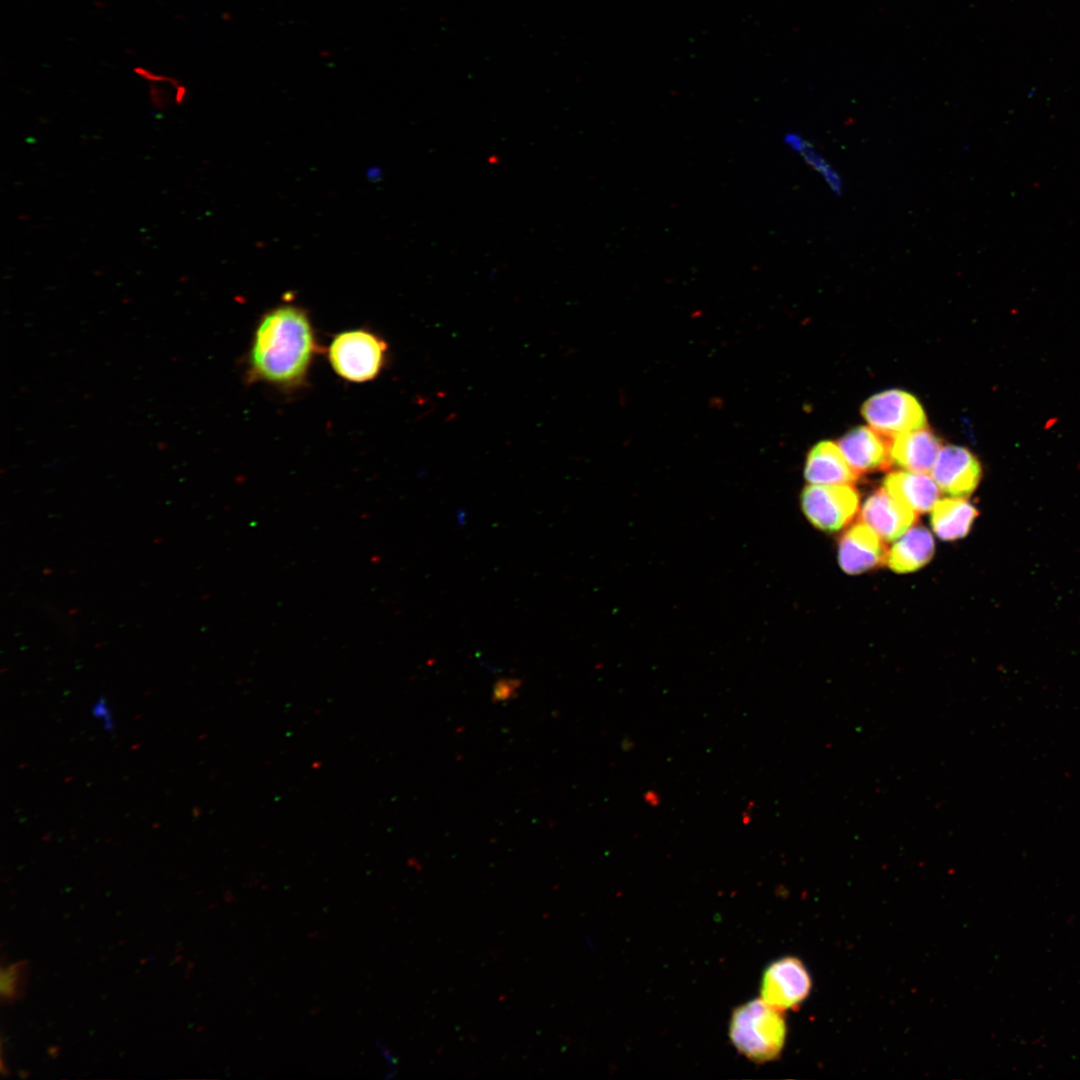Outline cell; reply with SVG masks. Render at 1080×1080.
Returning a JSON list of instances; mask_svg holds the SVG:
<instances>
[{"instance_id":"obj_1","label":"cell","mask_w":1080,"mask_h":1080,"mask_svg":"<svg viewBox=\"0 0 1080 1080\" xmlns=\"http://www.w3.org/2000/svg\"><path fill=\"white\" fill-rule=\"evenodd\" d=\"M319 346L309 313L283 303L259 318L246 357L251 382L291 390L305 384Z\"/></svg>"},{"instance_id":"obj_2","label":"cell","mask_w":1080,"mask_h":1080,"mask_svg":"<svg viewBox=\"0 0 1080 1080\" xmlns=\"http://www.w3.org/2000/svg\"><path fill=\"white\" fill-rule=\"evenodd\" d=\"M729 1037L734 1047L754 1062H766L782 1051L786 1023L782 1011L761 998L734 1009L729 1022Z\"/></svg>"},{"instance_id":"obj_3","label":"cell","mask_w":1080,"mask_h":1080,"mask_svg":"<svg viewBox=\"0 0 1080 1080\" xmlns=\"http://www.w3.org/2000/svg\"><path fill=\"white\" fill-rule=\"evenodd\" d=\"M387 356L386 341L368 328L348 329L335 334L327 349L332 370L352 383L376 379L384 369Z\"/></svg>"},{"instance_id":"obj_4","label":"cell","mask_w":1080,"mask_h":1080,"mask_svg":"<svg viewBox=\"0 0 1080 1080\" xmlns=\"http://www.w3.org/2000/svg\"><path fill=\"white\" fill-rule=\"evenodd\" d=\"M801 509L809 522L825 532L845 527L859 509V494L850 484H809L801 492Z\"/></svg>"},{"instance_id":"obj_5","label":"cell","mask_w":1080,"mask_h":1080,"mask_svg":"<svg viewBox=\"0 0 1080 1080\" xmlns=\"http://www.w3.org/2000/svg\"><path fill=\"white\" fill-rule=\"evenodd\" d=\"M862 414L871 428L888 438L927 427L921 404L913 395L901 390L873 395L864 403Z\"/></svg>"},{"instance_id":"obj_6","label":"cell","mask_w":1080,"mask_h":1080,"mask_svg":"<svg viewBox=\"0 0 1080 1080\" xmlns=\"http://www.w3.org/2000/svg\"><path fill=\"white\" fill-rule=\"evenodd\" d=\"M810 988L811 979L802 962L794 957H784L772 962L764 971L760 998L783 1012L798 1007Z\"/></svg>"},{"instance_id":"obj_7","label":"cell","mask_w":1080,"mask_h":1080,"mask_svg":"<svg viewBox=\"0 0 1080 1080\" xmlns=\"http://www.w3.org/2000/svg\"><path fill=\"white\" fill-rule=\"evenodd\" d=\"M930 473L944 493L952 497L965 498L978 486L982 477V468L975 455L969 450L948 445L939 451Z\"/></svg>"},{"instance_id":"obj_8","label":"cell","mask_w":1080,"mask_h":1080,"mask_svg":"<svg viewBox=\"0 0 1080 1080\" xmlns=\"http://www.w3.org/2000/svg\"><path fill=\"white\" fill-rule=\"evenodd\" d=\"M887 553L883 539L864 522L847 529L838 546L840 567L850 575L881 566L887 559Z\"/></svg>"},{"instance_id":"obj_9","label":"cell","mask_w":1080,"mask_h":1080,"mask_svg":"<svg viewBox=\"0 0 1080 1080\" xmlns=\"http://www.w3.org/2000/svg\"><path fill=\"white\" fill-rule=\"evenodd\" d=\"M861 519L883 540L893 541L916 523L917 513L881 488L864 502Z\"/></svg>"},{"instance_id":"obj_10","label":"cell","mask_w":1080,"mask_h":1080,"mask_svg":"<svg viewBox=\"0 0 1080 1080\" xmlns=\"http://www.w3.org/2000/svg\"><path fill=\"white\" fill-rule=\"evenodd\" d=\"M838 446L859 475L884 470L892 462L891 441L871 427L859 426L852 429L840 439Z\"/></svg>"},{"instance_id":"obj_11","label":"cell","mask_w":1080,"mask_h":1080,"mask_svg":"<svg viewBox=\"0 0 1080 1080\" xmlns=\"http://www.w3.org/2000/svg\"><path fill=\"white\" fill-rule=\"evenodd\" d=\"M940 450V439L925 427L895 436L890 457L907 471L930 473Z\"/></svg>"},{"instance_id":"obj_12","label":"cell","mask_w":1080,"mask_h":1080,"mask_svg":"<svg viewBox=\"0 0 1080 1080\" xmlns=\"http://www.w3.org/2000/svg\"><path fill=\"white\" fill-rule=\"evenodd\" d=\"M804 476L809 484L851 485L860 475L848 463L838 445L821 441L808 453Z\"/></svg>"},{"instance_id":"obj_13","label":"cell","mask_w":1080,"mask_h":1080,"mask_svg":"<svg viewBox=\"0 0 1080 1080\" xmlns=\"http://www.w3.org/2000/svg\"><path fill=\"white\" fill-rule=\"evenodd\" d=\"M883 488L916 513L931 511L939 500L940 489L928 473L897 471L889 473Z\"/></svg>"},{"instance_id":"obj_14","label":"cell","mask_w":1080,"mask_h":1080,"mask_svg":"<svg viewBox=\"0 0 1080 1080\" xmlns=\"http://www.w3.org/2000/svg\"><path fill=\"white\" fill-rule=\"evenodd\" d=\"M935 551L934 539L923 526L911 527L887 553L886 562L897 573H909L925 566Z\"/></svg>"},{"instance_id":"obj_15","label":"cell","mask_w":1080,"mask_h":1080,"mask_svg":"<svg viewBox=\"0 0 1080 1080\" xmlns=\"http://www.w3.org/2000/svg\"><path fill=\"white\" fill-rule=\"evenodd\" d=\"M977 515V509L965 498L939 499L931 509V526L939 538L956 540L969 533Z\"/></svg>"},{"instance_id":"obj_16","label":"cell","mask_w":1080,"mask_h":1080,"mask_svg":"<svg viewBox=\"0 0 1080 1080\" xmlns=\"http://www.w3.org/2000/svg\"><path fill=\"white\" fill-rule=\"evenodd\" d=\"M25 962H17L2 967L0 992L3 1001H14L21 992L24 979Z\"/></svg>"},{"instance_id":"obj_17","label":"cell","mask_w":1080,"mask_h":1080,"mask_svg":"<svg viewBox=\"0 0 1080 1080\" xmlns=\"http://www.w3.org/2000/svg\"><path fill=\"white\" fill-rule=\"evenodd\" d=\"M133 72L147 83L169 84L173 89H176L181 84V81L176 77L154 72L141 65L135 66Z\"/></svg>"},{"instance_id":"obj_18","label":"cell","mask_w":1080,"mask_h":1080,"mask_svg":"<svg viewBox=\"0 0 1080 1080\" xmlns=\"http://www.w3.org/2000/svg\"><path fill=\"white\" fill-rule=\"evenodd\" d=\"M148 97L152 107L164 111L171 104L170 90L158 83H148Z\"/></svg>"},{"instance_id":"obj_19","label":"cell","mask_w":1080,"mask_h":1080,"mask_svg":"<svg viewBox=\"0 0 1080 1080\" xmlns=\"http://www.w3.org/2000/svg\"><path fill=\"white\" fill-rule=\"evenodd\" d=\"M519 680L503 679L498 681L494 687L493 696L495 700H507L515 690L519 687Z\"/></svg>"},{"instance_id":"obj_20","label":"cell","mask_w":1080,"mask_h":1080,"mask_svg":"<svg viewBox=\"0 0 1080 1080\" xmlns=\"http://www.w3.org/2000/svg\"><path fill=\"white\" fill-rule=\"evenodd\" d=\"M105 704H106L105 699L101 697L97 701V703L95 705L94 713H95L96 717L104 719L105 728L111 729V727H112L111 720H110L111 718H110L108 709H107Z\"/></svg>"},{"instance_id":"obj_21","label":"cell","mask_w":1080,"mask_h":1080,"mask_svg":"<svg viewBox=\"0 0 1080 1080\" xmlns=\"http://www.w3.org/2000/svg\"><path fill=\"white\" fill-rule=\"evenodd\" d=\"M174 90H175V95L173 97L174 104H176L178 106L183 105L184 102L186 101V99L188 98V90H187L186 86L181 83Z\"/></svg>"},{"instance_id":"obj_22","label":"cell","mask_w":1080,"mask_h":1080,"mask_svg":"<svg viewBox=\"0 0 1080 1080\" xmlns=\"http://www.w3.org/2000/svg\"><path fill=\"white\" fill-rule=\"evenodd\" d=\"M93 4H94V6H95L96 8H100V9H102V8H105V7H106V3H105L104 1H102V0H94V1H93Z\"/></svg>"},{"instance_id":"obj_23","label":"cell","mask_w":1080,"mask_h":1080,"mask_svg":"<svg viewBox=\"0 0 1080 1080\" xmlns=\"http://www.w3.org/2000/svg\"><path fill=\"white\" fill-rule=\"evenodd\" d=\"M25 216H27V215H21V217H18V218H19L20 220H27V219H29V217H25Z\"/></svg>"}]
</instances>
